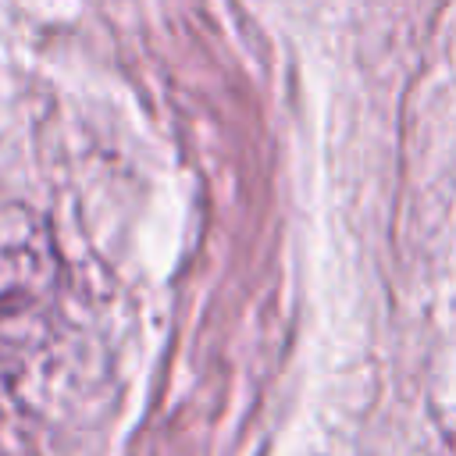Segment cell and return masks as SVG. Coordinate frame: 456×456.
I'll list each match as a JSON object with an SVG mask.
<instances>
[{
    "mask_svg": "<svg viewBox=\"0 0 456 456\" xmlns=\"http://www.w3.org/2000/svg\"><path fill=\"white\" fill-rule=\"evenodd\" d=\"M57 281V249L43 221L0 210V321L43 303Z\"/></svg>",
    "mask_w": 456,
    "mask_h": 456,
    "instance_id": "6da1fadb",
    "label": "cell"
}]
</instances>
